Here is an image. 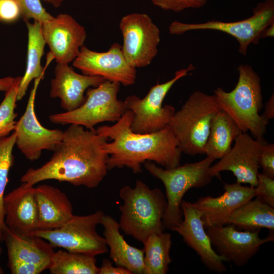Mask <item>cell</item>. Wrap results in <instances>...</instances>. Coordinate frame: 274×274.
Returning <instances> with one entry per match:
<instances>
[{"instance_id": "cell-11", "label": "cell", "mask_w": 274, "mask_h": 274, "mask_svg": "<svg viewBox=\"0 0 274 274\" xmlns=\"http://www.w3.org/2000/svg\"><path fill=\"white\" fill-rule=\"evenodd\" d=\"M123 37L122 50L134 68L151 64L158 53L160 42L158 27L146 13H133L123 16L119 23Z\"/></svg>"}, {"instance_id": "cell-10", "label": "cell", "mask_w": 274, "mask_h": 274, "mask_svg": "<svg viewBox=\"0 0 274 274\" xmlns=\"http://www.w3.org/2000/svg\"><path fill=\"white\" fill-rule=\"evenodd\" d=\"M274 23V0L259 3L254 9L252 16L235 22L216 20L203 23H188L174 21L168 27L170 35H182L187 31L197 30H215L226 33L238 41V51L246 55L249 45L257 44L268 26Z\"/></svg>"}, {"instance_id": "cell-38", "label": "cell", "mask_w": 274, "mask_h": 274, "mask_svg": "<svg viewBox=\"0 0 274 274\" xmlns=\"http://www.w3.org/2000/svg\"><path fill=\"white\" fill-rule=\"evenodd\" d=\"M16 77L8 76L0 78V91H7L13 85Z\"/></svg>"}, {"instance_id": "cell-34", "label": "cell", "mask_w": 274, "mask_h": 274, "mask_svg": "<svg viewBox=\"0 0 274 274\" xmlns=\"http://www.w3.org/2000/svg\"><path fill=\"white\" fill-rule=\"evenodd\" d=\"M21 16L20 8L16 0H0V23L15 22Z\"/></svg>"}, {"instance_id": "cell-22", "label": "cell", "mask_w": 274, "mask_h": 274, "mask_svg": "<svg viewBox=\"0 0 274 274\" xmlns=\"http://www.w3.org/2000/svg\"><path fill=\"white\" fill-rule=\"evenodd\" d=\"M8 251V265L14 264H35L48 269L54 253L52 246L36 236L21 237L12 233L7 227L3 241Z\"/></svg>"}, {"instance_id": "cell-13", "label": "cell", "mask_w": 274, "mask_h": 274, "mask_svg": "<svg viewBox=\"0 0 274 274\" xmlns=\"http://www.w3.org/2000/svg\"><path fill=\"white\" fill-rule=\"evenodd\" d=\"M206 231L212 247L224 262H232L238 267L246 265L262 245L274 239L272 233L260 238V230L241 231L232 224L210 226Z\"/></svg>"}, {"instance_id": "cell-15", "label": "cell", "mask_w": 274, "mask_h": 274, "mask_svg": "<svg viewBox=\"0 0 274 274\" xmlns=\"http://www.w3.org/2000/svg\"><path fill=\"white\" fill-rule=\"evenodd\" d=\"M234 146L219 161L209 168L212 178H220L223 171H230L236 182L255 187L260 167L258 159L262 147L267 142L264 138L256 139L242 132L235 139Z\"/></svg>"}, {"instance_id": "cell-7", "label": "cell", "mask_w": 274, "mask_h": 274, "mask_svg": "<svg viewBox=\"0 0 274 274\" xmlns=\"http://www.w3.org/2000/svg\"><path fill=\"white\" fill-rule=\"evenodd\" d=\"M120 84L105 80L96 87L86 91L85 100L78 108L72 111L53 114L50 121L57 124H77L89 130L104 122H117L127 109L123 101L118 99Z\"/></svg>"}, {"instance_id": "cell-30", "label": "cell", "mask_w": 274, "mask_h": 274, "mask_svg": "<svg viewBox=\"0 0 274 274\" xmlns=\"http://www.w3.org/2000/svg\"><path fill=\"white\" fill-rule=\"evenodd\" d=\"M21 78L22 76L16 77L14 83L5 92V97L0 104V138L9 135L14 130L17 116L15 110Z\"/></svg>"}, {"instance_id": "cell-3", "label": "cell", "mask_w": 274, "mask_h": 274, "mask_svg": "<svg viewBox=\"0 0 274 274\" xmlns=\"http://www.w3.org/2000/svg\"><path fill=\"white\" fill-rule=\"evenodd\" d=\"M123 203L119 207V224L127 235L144 242L151 234L164 231L165 195L159 188L151 189L140 180L133 188L126 185L119 191Z\"/></svg>"}, {"instance_id": "cell-9", "label": "cell", "mask_w": 274, "mask_h": 274, "mask_svg": "<svg viewBox=\"0 0 274 274\" xmlns=\"http://www.w3.org/2000/svg\"><path fill=\"white\" fill-rule=\"evenodd\" d=\"M104 216L101 210L85 216L74 215L61 227L52 230H37L33 235L47 241L53 247L95 256L108 251L105 238L96 230Z\"/></svg>"}, {"instance_id": "cell-6", "label": "cell", "mask_w": 274, "mask_h": 274, "mask_svg": "<svg viewBox=\"0 0 274 274\" xmlns=\"http://www.w3.org/2000/svg\"><path fill=\"white\" fill-rule=\"evenodd\" d=\"M215 160L207 156L201 161L170 169L162 168L152 161L144 162L146 169L160 180L165 189L167 206L163 218L165 228L172 230L182 222L181 204L185 193L192 188H203L212 182L209 168Z\"/></svg>"}, {"instance_id": "cell-16", "label": "cell", "mask_w": 274, "mask_h": 274, "mask_svg": "<svg viewBox=\"0 0 274 274\" xmlns=\"http://www.w3.org/2000/svg\"><path fill=\"white\" fill-rule=\"evenodd\" d=\"M43 35L49 53L57 63L73 62L84 45L85 27L68 14H59L42 25Z\"/></svg>"}, {"instance_id": "cell-35", "label": "cell", "mask_w": 274, "mask_h": 274, "mask_svg": "<svg viewBox=\"0 0 274 274\" xmlns=\"http://www.w3.org/2000/svg\"><path fill=\"white\" fill-rule=\"evenodd\" d=\"M258 162L262 174L274 179V144L266 143L262 147Z\"/></svg>"}, {"instance_id": "cell-33", "label": "cell", "mask_w": 274, "mask_h": 274, "mask_svg": "<svg viewBox=\"0 0 274 274\" xmlns=\"http://www.w3.org/2000/svg\"><path fill=\"white\" fill-rule=\"evenodd\" d=\"M155 6L166 11L179 12L187 9L203 7L208 0H150Z\"/></svg>"}, {"instance_id": "cell-12", "label": "cell", "mask_w": 274, "mask_h": 274, "mask_svg": "<svg viewBox=\"0 0 274 274\" xmlns=\"http://www.w3.org/2000/svg\"><path fill=\"white\" fill-rule=\"evenodd\" d=\"M36 79L24 113L16 122L14 131L18 149L26 159L34 161L40 158L43 150L53 151L62 139L63 131L44 127L37 118L35 102L37 90L41 80Z\"/></svg>"}, {"instance_id": "cell-42", "label": "cell", "mask_w": 274, "mask_h": 274, "mask_svg": "<svg viewBox=\"0 0 274 274\" xmlns=\"http://www.w3.org/2000/svg\"><path fill=\"white\" fill-rule=\"evenodd\" d=\"M2 248L0 246V256H1V254H2Z\"/></svg>"}, {"instance_id": "cell-32", "label": "cell", "mask_w": 274, "mask_h": 274, "mask_svg": "<svg viewBox=\"0 0 274 274\" xmlns=\"http://www.w3.org/2000/svg\"><path fill=\"white\" fill-rule=\"evenodd\" d=\"M255 197L274 208V179L262 173L257 176V185L255 187Z\"/></svg>"}, {"instance_id": "cell-39", "label": "cell", "mask_w": 274, "mask_h": 274, "mask_svg": "<svg viewBox=\"0 0 274 274\" xmlns=\"http://www.w3.org/2000/svg\"><path fill=\"white\" fill-rule=\"evenodd\" d=\"M274 23L268 26L263 31L262 35V38L273 37Z\"/></svg>"}, {"instance_id": "cell-37", "label": "cell", "mask_w": 274, "mask_h": 274, "mask_svg": "<svg viewBox=\"0 0 274 274\" xmlns=\"http://www.w3.org/2000/svg\"><path fill=\"white\" fill-rule=\"evenodd\" d=\"M266 121H269L274 118V95H271L269 99L266 102L264 106V110L261 115Z\"/></svg>"}, {"instance_id": "cell-36", "label": "cell", "mask_w": 274, "mask_h": 274, "mask_svg": "<svg viewBox=\"0 0 274 274\" xmlns=\"http://www.w3.org/2000/svg\"><path fill=\"white\" fill-rule=\"evenodd\" d=\"M99 268L98 274H132L128 269L123 266H114L112 262L108 259H103L101 266Z\"/></svg>"}, {"instance_id": "cell-17", "label": "cell", "mask_w": 274, "mask_h": 274, "mask_svg": "<svg viewBox=\"0 0 274 274\" xmlns=\"http://www.w3.org/2000/svg\"><path fill=\"white\" fill-rule=\"evenodd\" d=\"M183 220L172 230L177 232L183 241L199 256L202 263L210 270L223 273L227 271L223 258L212 246L201 219V212L192 202L183 200L181 204Z\"/></svg>"}, {"instance_id": "cell-18", "label": "cell", "mask_w": 274, "mask_h": 274, "mask_svg": "<svg viewBox=\"0 0 274 274\" xmlns=\"http://www.w3.org/2000/svg\"><path fill=\"white\" fill-rule=\"evenodd\" d=\"M5 223L7 228L21 237H29L38 230V213L35 187L22 183L5 195Z\"/></svg>"}, {"instance_id": "cell-21", "label": "cell", "mask_w": 274, "mask_h": 274, "mask_svg": "<svg viewBox=\"0 0 274 274\" xmlns=\"http://www.w3.org/2000/svg\"><path fill=\"white\" fill-rule=\"evenodd\" d=\"M38 213V230L58 228L74 216L66 195L54 186L42 184L35 187Z\"/></svg>"}, {"instance_id": "cell-26", "label": "cell", "mask_w": 274, "mask_h": 274, "mask_svg": "<svg viewBox=\"0 0 274 274\" xmlns=\"http://www.w3.org/2000/svg\"><path fill=\"white\" fill-rule=\"evenodd\" d=\"M227 224H232L245 231L266 228L273 232L274 208L255 197L236 209L228 218Z\"/></svg>"}, {"instance_id": "cell-2", "label": "cell", "mask_w": 274, "mask_h": 274, "mask_svg": "<svg viewBox=\"0 0 274 274\" xmlns=\"http://www.w3.org/2000/svg\"><path fill=\"white\" fill-rule=\"evenodd\" d=\"M133 114L127 110L112 126H99L96 132L112 140L104 148L109 154L108 169L127 167L135 174L142 172V164L150 161L165 168L180 165L182 151L169 125L151 133L133 132L131 124Z\"/></svg>"}, {"instance_id": "cell-27", "label": "cell", "mask_w": 274, "mask_h": 274, "mask_svg": "<svg viewBox=\"0 0 274 274\" xmlns=\"http://www.w3.org/2000/svg\"><path fill=\"white\" fill-rule=\"evenodd\" d=\"M144 274H166L172 261L170 252L172 235L164 231L149 235L143 242Z\"/></svg>"}, {"instance_id": "cell-28", "label": "cell", "mask_w": 274, "mask_h": 274, "mask_svg": "<svg viewBox=\"0 0 274 274\" xmlns=\"http://www.w3.org/2000/svg\"><path fill=\"white\" fill-rule=\"evenodd\" d=\"M94 256L59 250L54 252L48 269L51 274H98Z\"/></svg>"}, {"instance_id": "cell-14", "label": "cell", "mask_w": 274, "mask_h": 274, "mask_svg": "<svg viewBox=\"0 0 274 274\" xmlns=\"http://www.w3.org/2000/svg\"><path fill=\"white\" fill-rule=\"evenodd\" d=\"M73 65L83 75L100 76L105 80L126 86L134 84L136 78V68L127 62L122 46L118 43H114L107 51L103 52L83 46Z\"/></svg>"}, {"instance_id": "cell-41", "label": "cell", "mask_w": 274, "mask_h": 274, "mask_svg": "<svg viewBox=\"0 0 274 274\" xmlns=\"http://www.w3.org/2000/svg\"><path fill=\"white\" fill-rule=\"evenodd\" d=\"M4 273V270L2 267L0 266V274H2Z\"/></svg>"}, {"instance_id": "cell-23", "label": "cell", "mask_w": 274, "mask_h": 274, "mask_svg": "<svg viewBox=\"0 0 274 274\" xmlns=\"http://www.w3.org/2000/svg\"><path fill=\"white\" fill-rule=\"evenodd\" d=\"M101 224L104 227V237L110 248V258L116 265L123 266L132 273H143V249L130 246L120 232V226L113 218L104 216Z\"/></svg>"}, {"instance_id": "cell-24", "label": "cell", "mask_w": 274, "mask_h": 274, "mask_svg": "<svg viewBox=\"0 0 274 274\" xmlns=\"http://www.w3.org/2000/svg\"><path fill=\"white\" fill-rule=\"evenodd\" d=\"M28 31L26 66L25 73L19 83L17 100H21L26 94L29 85L33 80L44 78L46 67L54 59L49 52L45 67L41 65V59L44 54L46 44L42 29V24L34 21L25 22Z\"/></svg>"}, {"instance_id": "cell-4", "label": "cell", "mask_w": 274, "mask_h": 274, "mask_svg": "<svg viewBox=\"0 0 274 274\" xmlns=\"http://www.w3.org/2000/svg\"><path fill=\"white\" fill-rule=\"evenodd\" d=\"M238 79L230 92L218 87L214 91L220 108L225 111L243 132L250 131L256 139L264 138L268 124L259 114L263 107L261 80L248 64L238 68Z\"/></svg>"}, {"instance_id": "cell-19", "label": "cell", "mask_w": 274, "mask_h": 274, "mask_svg": "<svg viewBox=\"0 0 274 274\" xmlns=\"http://www.w3.org/2000/svg\"><path fill=\"white\" fill-rule=\"evenodd\" d=\"M224 192L218 197L207 196L192 202L202 215L206 228L224 225L232 213L241 205L255 197V187L244 186L237 183H224Z\"/></svg>"}, {"instance_id": "cell-31", "label": "cell", "mask_w": 274, "mask_h": 274, "mask_svg": "<svg viewBox=\"0 0 274 274\" xmlns=\"http://www.w3.org/2000/svg\"><path fill=\"white\" fill-rule=\"evenodd\" d=\"M16 1L20 8L21 18L25 22L32 19L43 24L54 17L43 7L41 0Z\"/></svg>"}, {"instance_id": "cell-1", "label": "cell", "mask_w": 274, "mask_h": 274, "mask_svg": "<svg viewBox=\"0 0 274 274\" xmlns=\"http://www.w3.org/2000/svg\"><path fill=\"white\" fill-rule=\"evenodd\" d=\"M108 140L95 129L70 124L50 160L39 168H29L20 181L31 186L56 180L75 186L96 187L108 170L109 154L104 148Z\"/></svg>"}, {"instance_id": "cell-8", "label": "cell", "mask_w": 274, "mask_h": 274, "mask_svg": "<svg viewBox=\"0 0 274 274\" xmlns=\"http://www.w3.org/2000/svg\"><path fill=\"white\" fill-rule=\"evenodd\" d=\"M194 69L190 64L187 68L177 71L172 79L152 86L143 98L135 95L128 96L123 101L127 110L133 114L131 130L138 133H151L168 125L176 110L171 105L162 106L163 100L175 83Z\"/></svg>"}, {"instance_id": "cell-25", "label": "cell", "mask_w": 274, "mask_h": 274, "mask_svg": "<svg viewBox=\"0 0 274 274\" xmlns=\"http://www.w3.org/2000/svg\"><path fill=\"white\" fill-rule=\"evenodd\" d=\"M242 132L232 118L220 109L212 121L204 154L215 160L221 158L229 151L232 142Z\"/></svg>"}, {"instance_id": "cell-20", "label": "cell", "mask_w": 274, "mask_h": 274, "mask_svg": "<svg viewBox=\"0 0 274 274\" xmlns=\"http://www.w3.org/2000/svg\"><path fill=\"white\" fill-rule=\"evenodd\" d=\"M54 75L50 82L49 95L59 98L61 107L66 112L80 107L85 100L86 90L98 86L105 80L100 76L78 74L67 63H57Z\"/></svg>"}, {"instance_id": "cell-29", "label": "cell", "mask_w": 274, "mask_h": 274, "mask_svg": "<svg viewBox=\"0 0 274 274\" xmlns=\"http://www.w3.org/2000/svg\"><path fill=\"white\" fill-rule=\"evenodd\" d=\"M16 144V133L0 138V242L3 241L7 228L5 223L4 199L5 191L8 182V175L14 162L13 148Z\"/></svg>"}, {"instance_id": "cell-40", "label": "cell", "mask_w": 274, "mask_h": 274, "mask_svg": "<svg viewBox=\"0 0 274 274\" xmlns=\"http://www.w3.org/2000/svg\"><path fill=\"white\" fill-rule=\"evenodd\" d=\"M46 3L51 5L55 8L59 7L64 0H44Z\"/></svg>"}, {"instance_id": "cell-5", "label": "cell", "mask_w": 274, "mask_h": 274, "mask_svg": "<svg viewBox=\"0 0 274 274\" xmlns=\"http://www.w3.org/2000/svg\"><path fill=\"white\" fill-rule=\"evenodd\" d=\"M220 109L214 94L200 91L191 93L168 124L182 153L192 156L204 154L212 121Z\"/></svg>"}]
</instances>
